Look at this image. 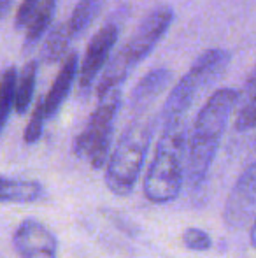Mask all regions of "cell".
<instances>
[{"label":"cell","mask_w":256,"mask_h":258,"mask_svg":"<svg viewBox=\"0 0 256 258\" xmlns=\"http://www.w3.org/2000/svg\"><path fill=\"white\" fill-rule=\"evenodd\" d=\"M237 95L239 92L232 88L216 90L195 118L186 146V183L192 190L200 188L207 179L228 119L235 109Z\"/></svg>","instance_id":"obj_1"},{"label":"cell","mask_w":256,"mask_h":258,"mask_svg":"<svg viewBox=\"0 0 256 258\" xmlns=\"http://www.w3.org/2000/svg\"><path fill=\"white\" fill-rule=\"evenodd\" d=\"M186 118L161 123L156 150L144 176V195L153 204H168L181 195L186 181Z\"/></svg>","instance_id":"obj_2"},{"label":"cell","mask_w":256,"mask_h":258,"mask_svg":"<svg viewBox=\"0 0 256 258\" xmlns=\"http://www.w3.org/2000/svg\"><path fill=\"white\" fill-rule=\"evenodd\" d=\"M172 20H174V11L168 6H160L153 9L144 21L139 25L133 32L132 39L120 49L106 69L102 71L100 81L97 85V95L102 97L113 90L121 88L123 81L128 78V74L140 63L146 60L147 54L154 49V46L161 41L167 30L170 28Z\"/></svg>","instance_id":"obj_3"},{"label":"cell","mask_w":256,"mask_h":258,"mask_svg":"<svg viewBox=\"0 0 256 258\" xmlns=\"http://www.w3.org/2000/svg\"><path fill=\"white\" fill-rule=\"evenodd\" d=\"M153 128V119L139 116L123 130L120 139L116 141L104 174V181L111 194L118 197H127L133 191L146 162Z\"/></svg>","instance_id":"obj_4"},{"label":"cell","mask_w":256,"mask_h":258,"mask_svg":"<svg viewBox=\"0 0 256 258\" xmlns=\"http://www.w3.org/2000/svg\"><path fill=\"white\" fill-rule=\"evenodd\" d=\"M121 107V88L99 97V105L90 114L82 132L75 137L74 153L92 165L100 169L107 163L114 136V123Z\"/></svg>","instance_id":"obj_5"},{"label":"cell","mask_w":256,"mask_h":258,"mask_svg":"<svg viewBox=\"0 0 256 258\" xmlns=\"http://www.w3.org/2000/svg\"><path fill=\"white\" fill-rule=\"evenodd\" d=\"M228 53L223 49H209L202 56H198L190 67V71L172 88L170 95L167 97L163 109H161L160 121L165 123L186 118V112L195 102V97L205 86L211 85L218 76L223 74V71L228 65Z\"/></svg>","instance_id":"obj_6"},{"label":"cell","mask_w":256,"mask_h":258,"mask_svg":"<svg viewBox=\"0 0 256 258\" xmlns=\"http://www.w3.org/2000/svg\"><path fill=\"white\" fill-rule=\"evenodd\" d=\"M225 221L232 228H244L256 216V148L246 167L230 190L223 211Z\"/></svg>","instance_id":"obj_7"},{"label":"cell","mask_w":256,"mask_h":258,"mask_svg":"<svg viewBox=\"0 0 256 258\" xmlns=\"http://www.w3.org/2000/svg\"><path fill=\"white\" fill-rule=\"evenodd\" d=\"M118 35H120V28L118 25H106L102 27L93 39L90 41L88 48H86L84 58H82V63L79 65L77 72V83L79 90L82 93L88 92L92 88V85L97 81V76L106 69V65L111 60V51H113L114 44L118 41Z\"/></svg>","instance_id":"obj_8"},{"label":"cell","mask_w":256,"mask_h":258,"mask_svg":"<svg viewBox=\"0 0 256 258\" xmlns=\"http://www.w3.org/2000/svg\"><path fill=\"white\" fill-rule=\"evenodd\" d=\"M13 246L20 258H56L58 241L44 223L27 218L13 234Z\"/></svg>","instance_id":"obj_9"},{"label":"cell","mask_w":256,"mask_h":258,"mask_svg":"<svg viewBox=\"0 0 256 258\" xmlns=\"http://www.w3.org/2000/svg\"><path fill=\"white\" fill-rule=\"evenodd\" d=\"M77 72H79V58H77V54L72 51L63 58L62 67H60L58 74H56L55 81H53L51 88H49L48 95L42 97V99H44L46 118L48 119L55 118L60 112L63 102L67 100L68 93H70L75 78H77Z\"/></svg>","instance_id":"obj_10"},{"label":"cell","mask_w":256,"mask_h":258,"mask_svg":"<svg viewBox=\"0 0 256 258\" xmlns=\"http://www.w3.org/2000/svg\"><path fill=\"white\" fill-rule=\"evenodd\" d=\"M172 79V72L168 69H154L147 72L133 88L130 95V107L133 112H142L165 88Z\"/></svg>","instance_id":"obj_11"},{"label":"cell","mask_w":256,"mask_h":258,"mask_svg":"<svg viewBox=\"0 0 256 258\" xmlns=\"http://www.w3.org/2000/svg\"><path fill=\"white\" fill-rule=\"evenodd\" d=\"M44 197V186L39 181L13 179L0 176V202L6 204H32Z\"/></svg>","instance_id":"obj_12"},{"label":"cell","mask_w":256,"mask_h":258,"mask_svg":"<svg viewBox=\"0 0 256 258\" xmlns=\"http://www.w3.org/2000/svg\"><path fill=\"white\" fill-rule=\"evenodd\" d=\"M233 126L239 132L256 128V65L244 88L237 95V104L233 109Z\"/></svg>","instance_id":"obj_13"},{"label":"cell","mask_w":256,"mask_h":258,"mask_svg":"<svg viewBox=\"0 0 256 258\" xmlns=\"http://www.w3.org/2000/svg\"><path fill=\"white\" fill-rule=\"evenodd\" d=\"M102 7L104 0H79L77 6L72 11V14L68 16V20L63 21L72 41H75L79 35H82L92 27V23L97 20Z\"/></svg>","instance_id":"obj_14"},{"label":"cell","mask_w":256,"mask_h":258,"mask_svg":"<svg viewBox=\"0 0 256 258\" xmlns=\"http://www.w3.org/2000/svg\"><path fill=\"white\" fill-rule=\"evenodd\" d=\"M37 69L39 61L30 60L18 74L16 90H14V111L18 114H25L30 107L35 92V81H37Z\"/></svg>","instance_id":"obj_15"},{"label":"cell","mask_w":256,"mask_h":258,"mask_svg":"<svg viewBox=\"0 0 256 258\" xmlns=\"http://www.w3.org/2000/svg\"><path fill=\"white\" fill-rule=\"evenodd\" d=\"M55 9L56 0H39L37 11H35L28 28L25 30V48L35 46L41 41L42 35L49 30V25L53 23V16H55Z\"/></svg>","instance_id":"obj_16"},{"label":"cell","mask_w":256,"mask_h":258,"mask_svg":"<svg viewBox=\"0 0 256 258\" xmlns=\"http://www.w3.org/2000/svg\"><path fill=\"white\" fill-rule=\"evenodd\" d=\"M72 39L68 35L65 23H58L49 30L48 37L44 41L41 51V61H44L46 65H53L58 60H62L63 56L68 54V46H70Z\"/></svg>","instance_id":"obj_17"},{"label":"cell","mask_w":256,"mask_h":258,"mask_svg":"<svg viewBox=\"0 0 256 258\" xmlns=\"http://www.w3.org/2000/svg\"><path fill=\"white\" fill-rule=\"evenodd\" d=\"M16 69L9 67L0 74V134L14 111V90H16Z\"/></svg>","instance_id":"obj_18"},{"label":"cell","mask_w":256,"mask_h":258,"mask_svg":"<svg viewBox=\"0 0 256 258\" xmlns=\"http://www.w3.org/2000/svg\"><path fill=\"white\" fill-rule=\"evenodd\" d=\"M48 121L44 111V99H39L37 105H35L34 112L30 116V121H28L27 128L23 134V141L27 144H35L42 136V130H44V123Z\"/></svg>","instance_id":"obj_19"},{"label":"cell","mask_w":256,"mask_h":258,"mask_svg":"<svg viewBox=\"0 0 256 258\" xmlns=\"http://www.w3.org/2000/svg\"><path fill=\"white\" fill-rule=\"evenodd\" d=\"M183 242L190 251H209L212 248V239L205 230L190 227L183 234Z\"/></svg>","instance_id":"obj_20"},{"label":"cell","mask_w":256,"mask_h":258,"mask_svg":"<svg viewBox=\"0 0 256 258\" xmlns=\"http://www.w3.org/2000/svg\"><path fill=\"white\" fill-rule=\"evenodd\" d=\"M37 6H39V0H23V2H21V6L18 7L16 20H14L16 30H27L32 18H34L35 11H37Z\"/></svg>","instance_id":"obj_21"},{"label":"cell","mask_w":256,"mask_h":258,"mask_svg":"<svg viewBox=\"0 0 256 258\" xmlns=\"http://www.w3.org/2000/svg\"><path fill=\"white\" fill-rule=\"evenodd\" d=\"M249 241H251V244H253V248L256 249V216H254V220L251 221V228H249Z\"/></svg>","instance_id":"obj_22"},{"label":"cell","mask_w":256,"mask_h":258,"mask_svg":"<svg viewBox=\"0 0 256 258\" xmlns=\"http://www.w3.org/2000/svg\"><path fill=\"white\" fill-rule=\"evenodd\" d=\"M14 0H0V16H4V14L9 11L11 4H13Z\"/></svg>","instance_id":"obj_23"}]
</instances>
